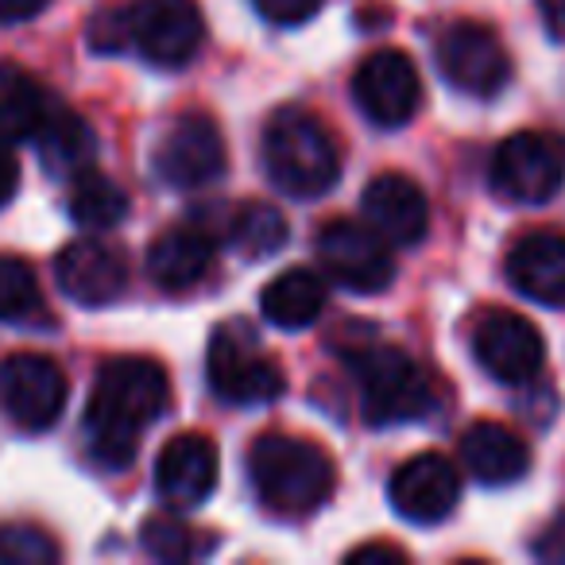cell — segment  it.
Here are the masks:
<instances>
[{
    "label": "cell",
    "instance_id": "1",
    "mask_svg": "<svg viewBox=\"0 0 565 565\" xmlns=\"http://www.w3.org/2000/svg\"><path fill=\"white\" fill-rule=\"evenodd\" d=\"M171 407V380L151 356H109L97 369L86 403L82 434L86 449L102 469L117 472L136 461V449L148 426H156Z\"/></svg>",
    "mask_w": 565,
    "mask_h": 565
},
{
    "label": "cell",
    "instance_id": "2",
    "mask_svg": "<svg viewBox=\"0 0 565 565\" xmlns=\"http://www.w3.org/2000/svg\"><path fill=\"white\" fill-rule=\"evenodd\" d=\"M248 477L271 515L302 519L333 495L338 465L318 441L299 434H259L248 449Z\"/></svg>",
    "mask_w": 565,
    "mask_h": 565
},
{
    "label": "cell",
    "instance_id": "3",
    "mask_svg": "<svg viewBox=\"0 0 565 565\" xmlns=\"http://www.w3.org/2000/svg\"><path fill=\"white\" fill-rule=\"evenodd\" d=\"M259 151H264V171L271 186L299 202L330 194L341 179L338 140L326 128V120L299 105H287L267 117Z\"/></svg>",
    "mask_w": 565,
    "mask_h": 565
},
{
    "label": "cell",
    "instance_id": "4",
    "mask_svg": "<svg viewBox=\"0 0 565 565\" xmlns=\"http://www.w3.org/2000/svg\"><path fill=\"white\" fill-rule=\"evenodd\" d=\"M369 426H403L426 418L434 387L426 369L399 345H369L345 356Z\"/></svg>",
    "mask_w": 565,
    "mask_h": 565
},
{
    "label": "cell",
    "instance_id": "5",
    "mask_svg": "<svg viewBox=\"0 0 565 565\" xmlns=\"http://www.w3.org/2000/svg\"><path fill=\"white\" fill-rule=\"evenodd\" d=\"M205 376L217 399L233 407H267L287 392L282 369L264 353L256 330L241 318L217 326L205 353Z\"/></svg>",
    "mask_w": 565,
    "mask_h": 565
},
{
    "label": "cell",
    "instance_id": "6",
    "mask_svg": "<svg viewBox=\"0 0 565 565\" xmlns=\"http://www.w3.org/2000/svg\"><path fill=\"white\" fill-rule=\"evenodd\" d=\"M71 399L66 372L43 353L0 356V415L28 434H43L58 423Z\"/></svg>",
    "mask_w": 565,
    "mask_h": 565
},
{
    "label": "cell",
    "instance_id": "7",
    "mask_svg": "<svg viewBox=\"0 0 565 565\" xmlns=\"http://www.w3.org/2000/svg\"><path fill=\"white\" fill-rule=\"evenodd\" d=\"M438 58L441 78L454 89L469 97H495L508 89L511 82V55L503 47V40L480 20H454L446 32L438 35Z\"/></svg>",
    "mask_w": 565,
    "mask_h": 565
},
{
    "label": "cell",
    "instance_id": "8",
    "mask_svg": "<svg viewBox=\"0 0 565 565\" xmlns=\"http://www.w3.org/2000/svg\"><path fill=\"white\" fill-rule=\"evenodd\" d=\"M492 186L515 205H542L565 186V143L554 132H511L492 156Z\"/></svg>",
    "mask_w": 565,
    "mask_h": 565
},
{
    "label": "cell",
    "instance_id": "9",
    "mask_svg": "<svg viewBox=\"0 0 565 565\" xmlns=\"http://www.w3.org/2000/svg\"><path fill=\"white\" fill-rule=\"evenodd\" d=\"M205 40V20L194 0H136L128 9V47L159 71L194 63Z\"/></svg>",
    "mask_w": 565,
    "mask_h": 565
},
{
    "label": "cell",
    "instance_id": "10",
    "mask_svg": "<svg viewBox=\"0 0 565 565\" xmlns=\"http://www.w3.org/2000/svg\"><path fill=\"white\" fill-rule=\"evenodd\" d=\"M318 256L333 282L353 295H380L395 279V256L369 221L333 217L318 233Z\"/></svg>",
    "mask_w": 565,
    "mask_h": 565
},
{
    "label": "cell",
    "instance_id": "11",
    "mask_svg": "<svg viewBox=\"0 0 565 565\" xmlns=\"http://www.w3.org/2000/svg\"><path fill=\"white\" fill-rule=\"evenodd\" d=\"M228 167V148L217 120L202 109H190L171 120L156 148V174L174 190H202L217 182Z\"/></svg>",
    "mask_w": 565,
    "mask_h": 565
},
{
    "label": "cell",
    "instance_id": "12",
    "mask_svg": "<svg viewBox=\"0 0 565 565\" xmlns=\"http://www.w3.org/2000/svg\"><path fill=\"white\" fill-rule=\"evenodd\" d=\"M353 102L376 128H403L415 120L423 105V78L411 55L399 47H380L356 66L353 74Z\"/></svg>",
    "mask_w": 565,
    "mask_h": 565
},
{
    "label": "cell",
    "instance_id": "13",
    "mask_svg": "<svg viewBox=\"0 0 565 565\" xmlns=\"http://www.w3.org/2000/svg\"><path fill=\"white\" fill-rule=\"evenodd\" d=\"M472 356L500 384H531L546 364V341L531 318L515 310H484L472 326Z\"/></svg>",
    "mask_w": 565,
    "mask_h": 565
},
{
    "label": "cell",
    "instance_id": "14",
    "mask_svg": "<svg viewBox=\"0 0 565 565\" xmlns=\"http://www.w3.org/2000/svg\"><path fill=\"white\" fill-rule=\"evenodd\" d=\"M387 495H392L395 515H403L407 523H441L454 515L461 500V472L441 454H415L392 472Z\"/></svg>",
    "mask_w": 565,
    "mask_h": 565
},
{
    "label": "cell",
    "instance_id": "15",
    "mask_svg": "<svg viewBox=\"0 0 565 565\" xmlns=\"http://www.w3.org/2000/svg\"><path fill=\"white\" fill-rule=\"evenodd\" d=\"M55 279L71 302L86 310H102L128 291V264L120 248L97 241V236H82L55 256Z\"/></svg>",
    "mask_w": 565,
    "mask_h": 565
},
{
    "label": "cell",
    "instance_id": "16",
    "mask_svg": "<svg viewBox=\"0 0 565 565\" xmlns=\"http://www.w3.org/2000/svg\"><path fill=\"white\" fill-rule=\"evenodd\" d=\"M217 488V446L205 434H174L156 457V492L171 511H194Z\"/></svg>",
    "mask_w": 565,
    "mask_h": 565
},
{
    "label": "cell",
    "instance_id": "17",
    "mask_svg": "<svg viewBox=\"0 0 565 565\" xmlns=\"http://www.w3.org/2000/svg\"><path fill=\"white\" fill-rule=\"evenodd\" d=\"M361 210H364V221H369L387 244L415 248V244L430 233V202H426L423 186L399 171L376 174V179L364 186Z\"/></svg>",
    "mask_w": 565,
    "mask_h": 565
},
{
    "label": "cell",
    "instance_id": "18",
    "mask_svg": "<svg viewBox=\"0 0 565 565\" xmlns=\"http://www.w3.org/2000/svg\"><path fill=\"white\" fill-rule=\"evenodd\" d=\"M508 282L539 307L565 310V236L550 228L523 233L508 252Z\"/></svg>",
    "mask_w": 565,
    "mask_h": 565
},
{
    "label": "cell",
    "instance_id": "19",
    "mask_svg": "<svg viewBox=\"0 0 565 565\" xmlns=\"http://www.w3.org/2000/svg\"><path fill=\"white\" fill-rule=\"evenodd\" d=\"M213 252H217V244H213V236L202 225H174L148 244L143 264H148V275L156 287H163V291H190V287H198L210 275Z\"/></svg>",
    "mask_w": 565,
    "mask_h": 565
},
{
    "label": "cell",
    "instance_id": "20",
    "mask_svg": "<svg viewBox=\"0 0 565 565\" xmlns=\"http://www.w3.org/2000/svg\"><path fill=\"white\" fill-rule=\"evenodd\" d=\"M461 465L469 469V477L477 484H515L531 469V449H526V441L511 426L480 418V423H472L461 434Z\"/></svg>",
    "mask_w": 565,
    "mask_h": 565
},
{
    "label": "cell",
    "instance_id": "21",
    "mask_svg": "<svg viewBox=\"0 0 565 565\" xmlns=\"http://www.w3.org/2000/svg\"><path fill=\"white\" fill-rule=\"evenodd\" d=\"M58 97L20 63H0V140H35Z\"/></svg>",
    "mask_w": 565,
    "mask_h": 565
},
{
    "label": "cell",
    "instance_id": "22",
    "mask_svg": "<svg viewBox=\"0 0 565 565\" xmlns=\"http://www.w3.org/2000/svg\"><path fill=\"white\" fill-rule=\"evenodd\" d=\"M326 299H330V291H326L322 275L310 271V267H287L264 287L259 310L279 330H307L322 318Z\"/></svg>",
    "mask_w": 565,
    "mask_h": 565
},
{
    "label": "cell",
    "instance_id": "23",
    "mask_svg": "<svg viewBox=\"0 0 565 565\" xmlns=\"http://www.w3.org/2000/svg\"><path fill=\"white\" fill-rule=\"evenodd\" d=\"M40 143V159L51 174H82L97 156V136L89 128V120L82 113L55 105V113L47 117V125L35 136Z\"/></svg>",
    "mask_w": 565,
    "mask_h": 565
},
{
    "label": "cell",
    "instance_id": "24",
    "mask_svg": "<svg viewBox=\"0 0 565 565\" xmlns=\"http://www.w3.org/2000/svg\"><path fill=\"white\" fill-rule=\"evenodd\" d=\"M128 213H132V198L117 179L94 171V167H86V171L71 179L74 225L89 228V233H105V228H117Z\"/></svg>",
    "mask_w": 565,
    "mask_h": 565
},
{
    "label": "cell",
    "instance_id": "25",
    "mask_svg": "<svg viewBox=\"0 0 565 565\" xmlns=\"http://www.w3.org/2000/svg\"><path fill=\"white\" fill-rule=\"evenodd\" d=\"M291 241V225L271 202H244L228 221V244L244 259H267Z\"/></svg>",
    "mask_w": 565,
    "mask_h": 565
},
{
    "label": "cell",
    "instance_id": "26",
    "mask_svg": "<svg viewBox=\"0 0 565 565\" xmlns=\"http://www.w3.org/2000/svg\"><path fill=\"white\" fill-rule=\"evenodd\" d=\"M140 546L159 562H194V557L210 554L217 546V539L210 531L190 526L179 515H151L140 526Z\"/></svg>",
    "mask_w": 565,
    "mask_h": 565
},
{
    "label": "cell",
    "instance_id": "27",
    "mask_svg": "<svg viewBox=\"0 0 565 565\" xmlns=\"http://www.w3.org/2000/svg\"><path fill=\"white\" fill-rule=\"evenodd\" d=\"M43 310V291L35 267L20 256L0 252V322H28Z\"/></svg>",
    "mask_w": 565,
    "mask_h": 565
},
{
    "label": "cell",
    "instance_id": "28",
    "mask_svg": "<svg viewBox=\"0 0 565 565\" xmlns=\"http://www.w3.org/2000/svg\"><path fill=\"white\" fill-rule=\"evenodd\" d=\"M0 562L4 565H51L58 562V542L35 523H0Z\"/></svg>",
    "mask_w": 565,
    "mask_h": 565
},
{
    "label": "cell",
    "instance_id": "29",
    "mask_svg": "<svg viewBox=\"0 0 565 565\" xmlns=\"http://www.w3.org/2000/svg\"><path fill=\"white\" fill-rule=\"evenodd\" d=\"M89 47L113 55V51L128 47V9H105L89 20Z\"/></svg>",
    "mask_w": 565,
    "mask_h": 565
},
{
    "label": "cell",
    "instance_id": "30",
    "mask_svg": "<svg viewBox=\"0 0 565 565\" xmlns=\"http://www.w3.org/2000/svg\"><path fill=\"white\" fill-rule=\"evenodd\" d=\"M256 12L275 28H299L322 12L326 0H252Z\"/></svg>",
    "mask_w": 565,
    "mask_h": 565
},
{
    "label": "cell",
    "instance_id": "31",
    "mask_svg": "<svg viewBox=\"0 0 565 565\" xmlns=\"http://www.w3.org/2000/svg\"><path fill=\"white\" fill-rule=\"evenodd\" d=\"M20 190V159L12 156L9 140H0V210L17 198Z\"/></svg>",
    "mask_w": 565,
    "mask_h": 565
},
{
    "label": "cell",
    "instance_id": "32",
    "mask_svg": "<svg viewBox=\"0 0 565 565\" xmlns=\"http://www.w3.org/2000/svg\"><path fill=\"white\" fill-rule=\"evenodd\" d=\"M51 0H0V24H24L35 20Z\"/></svg>",
    "mask_w": 565,
    "mask_h": 565
},
{
    "label": "cell",
    "instance_id": "33",
    "mask_svg": "<svg viewBox=\"0 0 565 565\" xmlns=\"http://www.w3.org/2000/svg\"><path fill=\"white\" fill-rule=\"evenodd\" d=\"M539 20L550 40L565 43V0H539Z\"/></svg>",
    "mask_w": 565,
    "mask_h": 565
},
{
    "label": "cell",
    "instance_id": "34",
    "mask_svg": "<svg viewBox=\"0 0 565 565\" xmlns=\"http://www.w3.org/2000/svg\"><path fill=\"white\" fill-rule=\"evenodd\" d=\"M403 550L392 542H364V546L349 550V562H403Z\"/></svg>",
    "mask_w": 565,
    "mask_h": 565
}]
</instances>
